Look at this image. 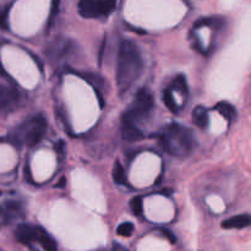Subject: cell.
<instances>
[{
    "instance_id": "1",
    "label": "cell",
    "mask_w": 251,
    "mask_h": 251,
    "mask_svg": "<svg viewBox=\"0 0 251 251\" xmlns=\"http://www.w3.org/2000/svg\"><path fill=\"white\" fill-rule=\"evenodd\" d=\"M144 60L136 44L129 39L120 42L117 63V85L119 93L127 92L141 76Z\"/></svg>"
},
{
    "instance_id": "2",
    "label": "cell",
    "mask_w": 251,
    "mask_h": 251,
    "mask_svg": "<svg viewBox=\"0 0 251 251\" xmlns=\"http://www.w3.org/2000/svg\"><path fill=\"white\" fill-rule=\"evenodd\" d=\"M158 145L171 156L185 158L194 153L198 147V140L193 130L174 123L162 130L158 135Z\"/></svg>"
},
{
    "instance_id": "3",
    "label": "cell",
    "mask_w": 251,
    "mask_h": 251,
    "mask_svg": "<svg viewBox=\"0 0 251 251\" xmlns=\"http://www.w3.org/2000/svg\"><path fill=\"white\" fill-rule=\"evenodd\" d=\"M47 132V119L43 114H37L22 122L9 134V141L14 146L33 147L42 141Z\"/></svg>"
},
{
    "instance_id": "4",
    "label": "cell",
    "mask_w": 251,
    "mask_h": 251,
    "mask_svg": "<svg viewBox=\"0 0 251 251\" xmlns=\"http://www.w3.org/2000/svg\"><path fill=\"white\" fill-rule=\"evenodd\" d=\"M15 237L31 251H58L55 240L39 226L20 225Z\"/></svg>"
},
{
    "instance_id": "5",
    "label": "cell",
    "mask_w": 251,
    "mask_h": 251,
    "mask_svg": "<svg viewBox=\"0 0 251 251\" xmlns=\"http://www.w3.org/2000/svg\"><path fill=\"white\" fill-rule=\"evenodd\" d=\"M154 108V97L151 91L142 87L137 91L131 107L123 114L122 125L137 126L139 123L145 122L150 118ZM139 127V126H137Z\"/></svg>"
},
{
    "instance_id": "6",
    "label": "cell",
    "mask_w": 251,
    "mask_h": 251,
    "mask_svg": "<svg viewBox=\"0 0 251 251\" xmlns=\"http://www.w3.org/2000/svg\"><path fill=\"white\" fill-rule=\"evenodd\" d=\"M117 0H80L78 14L85 19L108 17L115 9Z\"/></svg>"
},
{
    "instance_id": "7",
    "label": "cell",
    "mask_w": 251,
    "mask_h": 251,
    "mask_svg": "<svg viewBox=\"0 0 251 251\" xmlns=\"http://www.w3.org/2000/svg\"><path fill=\"white\" fill-rule=\"evenodd\" d=\"M20 93L15 88L0 85V115L14 112L20 104Z\"/></svg>"
},
{
    "instance_id": "8",
    "label": "cell",
    "mask_w": 251,
    "mask_h": 251,
    "mask_svg": "<svg viewBox=\"0 0 251 251\" xmlns=\"http://www.w3.org/2000/svg\"><path fill=\"white\" fill-rule=\"evenodd\" d=\"M24 217V206L19 201H6L0 206V222L10 225Z\"/></svg>"
},
{
    "instance_id": "9",
    "label": "cell",
    "mask_w": 251,
    "mask_h": 251,
    "mask_svg": "<svg viewBox=\"0 0 251 251\" xmlns=\"http://www.w3.org/2000/svg\"><path fill=\"white\" fill-rule=\"evenodd\" d=\"M250 223L251 217L247 213H244V215H238L223 221L221 226L225 229H244V228L249 227Z\"/></svg>"
},
{
    "instance_id": "10",
    "label": "cell",
    "mask_w": 251,
    "mask_h": 251,
    "mask_svg": "<svg viewBox=\"0 0 251 251\" xmlns=\"http://www.w3.org/2000/svg\"><path fill=\"white\" fill-rule=\"evenodd\" d=\"M215 109L220 113L221 115H223L227 122L233 123L237 119V109L233 107L232 104H229L228 102H220L217 103V105L215 107Z\"/></svg>"
},
{
    "instance_id": "11",
    "label": "cell",
    "mask_w": 251,
    "mask_h": 251,
    "mask_svg": "<svg viewBox=\"0 0 251 251\" xmlns=\"http://www.w3.org/2000/svg\"><path fill=\"white\" fill-rule=\"evenodd\" d=\"M122 134L123 139L129 142H135L144 139V134H142L141 130L137 126H132V125H122Z\"/></svg>"
},
{
    "instance_id": "12",
    "label": "cell",
    "mask_w": 251,
    "mask_h": 251,
    "mask_svg": "<svg viewBox=\"0 0 251 251\" xmlns=\"http://www.w3.org/2000/svg\"><path fill=\"white\" fill-rule=\"evenodd\" d=\"M171 91H176V92H179L183 96H188L189 93V87H188V81H186L185 75L183 74H179L176 77L172 80L171 87H169Z\"/></svg>"
},
{
    "instance_id": "13",
    "label": "cell",
    "mask_w": 251,
    "mask_h": 251,
    "mask_svg": "<svg viewBox=\"0 0 251 251\" xmlns=\"http://www.w3.org/2000/svg\"><path fill=\"white\" fill-rule=\"evenodd\" d=\"M193 120L200 129H206L208 126V114L206 108L199 105L193 110Z\"/></svg>"
},
{
    "instance_id": "14",
    "label": "cell",
    "mask_w": 251,
    "mask_h": 251,
    "mask_svg": "<svg viewBox=\"0 0 251 251\" xmlns=\"http://www.w3.org/2000/svg\"><path fill=\"white\" fill-rule=\"evenodd\" d=\"M113 180L119 185H126L127 184V176L125 173L124 167L120 164V162H117L113 169Z\"/></svg>"
},
{
    "instance_id": "15",
    "label": "cell",
    "mask_w": 251,
    "mask_h": 251,
    "mask_svg": "<svg viewBox=\"0 0 251 251\" xmlns=\"http://www.w3.org/2000/svg\"><path fill=\"white\" fill-rule=\"evenodd\" d=\"M163 102L164 104L167 105V108H168L171 112L173 113H178L179 112V107L178 104H176V100H174V96H173V92H172L169 88H167V90H164L163 92Z\"/></svg>"
},
{
    "instance_id": "16",
    "label": "cell",
    "mask_w": 251,
    "mask_h": 251,
    "mask_svg": "<svg viewBox=\"0 0 251 251\" xmlns=\"http://www.w3.org/2000/svg\"><path fill=\"white\" fill-rule=\"evenodd\" d=\"M134 225L131 222H124L117 228V234L120 237H130L134 233Z\"/></svg>"
},
{
    "instance_id": "17",
    "label": "cell",
    "mask_w": 251,
    "mask_h": 251,
    "mask_svg": "<svg viewBox=\"0 0 251 251\" xmlns=\"http://www.w3.org/2000/svg\"><path fill=\"white\" fill-rule=\"evenodd\" d=\"M130 208H131L132 213L135 216L140 217L142 213V199L139 198V196L131 199V201H130Z\"/></svg>"
},
{
    "instance_id": "18",
    "label": "cell",
    "mask_w": 251,
    "mask_h": 251,
    "mask_svg": "<svg viewBox=\"0 0 251 251\" xmlns=\"http://www.w3.org/2000/svg\"><path fill=\"white\" fill-rule=\"evenodd\" d=\"M9 7L0 6V28L7 29L9 28Z\"/></svg>"
},
{
    "instance_id": "19",
    "label": "cell",
    "mask_w": 251,
    "mask_h": 251,
    "mask_svg": "<svg viewBox=\"0 0 251 251\" xmlns=\"http://www.w3.org/2000/svg\"><path fill=\"white\" fill-rule=\"evenodd\" d=\"M59 1L60 0H53L51 1V10H50V15H49V21H48V27H50L51 21L54 20V17L56 16L58 14V9H59Z\"/></svg>"
}]
</instances>
